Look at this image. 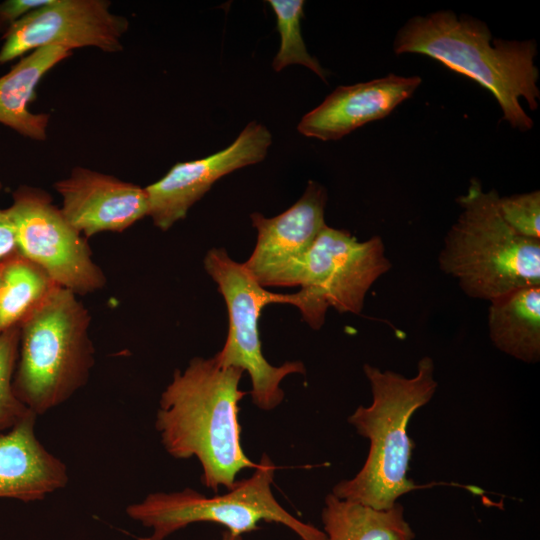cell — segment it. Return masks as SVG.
Listing matches in <instances>:
<instances>
[{
  "label": "cell",
  "instance_id": "6da1fadb",
  "mask_svg": "<svg viewBox=\"0 0 540 540\" xmlns=\"http://www.w3.org/2000/svg\"><path fill=\"white\" fill-rule=\"evenodd\" d=\"M243 373L214 356L194 357L174 371L159 401L155 427L164 449L177 459L196 457L201 482L214 492L231 489L243 469L257 466L241 445L239 402L248 394L239 388Z\"/></svg>",
  "mask_w": 540,
  "mask_h": 540
},
{
  "label": "cell",
  "instance_id": "7a4b0ae2",
  "mask_svg": "<svg viewBox=\"0 0 540 540\" xmlns=\"http://www.w3.org/2000/svg\"><path fill=\"white\" fill-rule=\"evenodd\" d=\"M393 50L397 55L416 53L431 57L473 79L495 97L503 120L521 132L533 127L520 99L528 103L530 110L538 108L535 40L492 39L483 21L440 10L409 19L397 32Z\"/></svg>",
  "mask_w": 540,
  "mask_h": 540
},
{
  "label": "cell",
  "instance_id": "3957f363",
  "mask_svg": "<svg viewBox=\"0 0 540 540\" xmlns=\"http://www.w3.org/2000/svg\"><path fill=\"white\" fill-rule=\"evenodd\" d=\"M372 392L369 406H358L348 417L357 433L369 441L362 468L351 479L338 482L332 492L338 498L376 509H388L418 488L408 477L414 444L408 435L413 414L436 392L433 359L422 357L413 377L363 366Z\"/></svg>",
  "mask_w": 540,
  "mask_h": 540
},
{
  "label": "cell",
  "instance_id": "277c9868",
  "mask_svg": "<svg viewBox=\"0 0 540 540\" xmlns=\"http://www.w3.org/2000/svg\"><path fill=\"white\" fill-rule=\"evenodd\" d=\"M495 189L472 178L456 201L461 212L447 232L439 268L471 298L491 301L511 290L540 285V240L523 237L503 219Z\"/></svg>",
  "mask_w": 540,
  "mask_h": 540
},
{
  "label": "cell",
  "instance_id": "5b68a950",
  "mask_svg": "<svg viewBox=\"0 0 540 540\" xmlns=\"http://www.w3.org/2000/svg\"><path fill=\"white\" fill-rule=\"evenodd\" d=\"M90 321L76 294L56 285L19 325L13 390L36 416L86 384L94 365Z\"/></svg>",
  "mask_w": 540,
  "mask_h": 540
},
{
  "label": "cell",
  "instance_id": "8992f818",
  "mask_svg": "<svg viewBox=\"0 0 540 540\" xmlns=\"http://www.w3.org/2000/svg\"><path fill=\"white\" fill-rule=\"evenodd\" d=\"M276 466L263 454L252 475L236 481L223 495L207 497L191 488L148 494L126 508L130 518L152 529L145 540H164L195 522H213L242 535L258 528L260 521L285 525L302 540H327L325 533L300 521L275 499L272 484Z\"/></svg>",
  "mask_w": 540,
  "mask_h": 540
},
{
  "label": "cell",
  "instance_id": "52a82bcc",
  "mask_svg": "<svg viewBox=\"0 0 540 540\" xmlns=\"http://www.w3.org/2000/svg\"><path fill=\"white\" fill-rule=\"evenodd\" d=\"M204 269L217 284L228 313L225 344L214 357L223 367L247 372L251 398L259 409L270 411L284 399L280 384L291 374H305L301 361L270 364L263 355L258 321L269 304L296 305V294H278L262 287L243 263L232 259L224 248H212L204 257Z\"/></svg>",
  "mask_w": 540,
  "mask_h": 540
},
{
  "label": "cell",
  "instance_id": "ba28073f",
  "mask_svg": "<svg viewBox=\"0 0 540 540\" xmlns=\"http://www.w3.org/2000/svg\"><path fill=\"white\" fill-rule=\"evenodd\" d=\"M391 267L379 236L358 241L348 231L326 225L305 258L296 307L314 330L323 326L330 307L358 315L368 290Z\"/></svg>",
  "mask_w": 540,
  "mask_h": 540
},
{
  "label": "cell",
  "instance_id": "9c48e42d",
  "mask_svg": "<svg viewBox=\"0 0 540 540\" xmlns=\"http://www.w3.org/2000/svg\"><path fill=\"white\" fill-rule=\"evenodd\" d=\"M6 212L14 227L17 252L41 267L57 285L76 295L105 285V275L93 261L86 238L53 204L49 193L21 186Z\"/></svg>",
  "mask_w": 540,
  "mask_h": 540
},
{
  "label": "cell",
  "instance_id": "30bf717a",
  "mask_svg": "<svg viewBox=\"0 0 540 540\" xmlns=\"http://www.w3.org/2000/svg\"><path fill=\"white\" fill-rule=\"evenodd\" d=\"M106 0H49L4 34L0 64L41 47H96L104 52L123 49L121 37L128 20L110 11Z\"/></svg>",
  "mask_w": 540,
  "mask_h": 540
},
{
  "label": "cell",
  "instance_id": "8fae6325",
  "mask_svg": "<svg viewBox=\"0 0 540 540\" xmlns=\"http://www.w3.org/2000/svg\"><path fill=\"white\" fill-rule=\"evenodd\" d=\"M326 202V189L311 180L300 199L283 213L272 218L251 213L257 241L243 265L262 287L299 285L305 258L327 225Z\"/></svg>",
  "mask_w": 540,
  "mask_h": 540
},
{
  "label": "cell",
  "instance_id": "7c38bea8",
  "mask_svg": "<svg viewBox=\"0 0 540 540\" xmlns=\"http://www.w3.org/2000/svg\"><path fill=\"white\" fill-rule=\"evenodd\" d=\"M272 143L269 130L250 122L227 148L202 159L176 163L164 177L145 187L154 225L162 231L186 217L221 177L262 161Z\"/></svg>",
  "mask_w": 540,
  "mask_h": 540
},
{
  "label": "cell",
  "instance_id": "4fadbf2b",
  "mask_svg": "<svg viewBox=\"0 0 540 540\" xmlns=\"http://www.w3.org/2000/svg\"><path fill=\"white\" fill-rule=\"evenodd\" d=\"M62 196L61 211L85 238L100 232H122L148 216L145 188L83 167L54 184Z\"/></svg>",
  "mask_w": 540,
  "mask_h": 540
},
{
  "label": "cell",
  "instance_id": "5bb4252c",
  "mask_svg": "<svg viewBox=\"0 0 540 540\" xmlns=\"http://www.w3.org/2000/svg\"><path fill=\"white\" fill-rule=\"evenodd\" d=\"M421 82L419 76L389 74L368 82L339 86L302 117L297 129L306 137L338 140L371 121L387 117L413 95Z\"/></svg>",
  "mask_w": 540,
  "mask_h": 540
},
{
  "label": "cell",
  "instance_id": "9a60e30c",
  "mask_svg": "<svg viewBox=\"0 0 540 540\" xmlns=\"http://www.w3.org/2000/svg\"><path fill=\"white\" fill-rule=\"evenodd\" d=\"M35 420L32 413L0 432V498L42 500L68 483L66 465L38 440Z\"/></svg>",
  "mask_w": 540,
  "mask_h": 540
},
{
  "label": "cell",
  "instance_id": "2e32d148",
  "mask_svg": "<svg viewBox=\"0 0 540 540\" xmlns=\"http://www.w3.org/2000/svg\"><path fill=\"white\" fill-rule=\"evenodd\" d=\"M70 55L71 51L59 46L41 47L0 77V123L31 139L45 140L49 115L32 113L29 104L36 98L42 77Z\"/></svg>",
  "mask_w": 540,
  "mask_h": 540
},
{
  "label": "cell",
  "instance_id": "e0dca14e",
  "mask_svg": "<svg viewBox=\"0 0 540 540\" xmlns=\"http://www.w3.org/2000/svg\"><path fill=\"white\" fill-rule=\"evenodd\" d=\"M489 337L501 352L525 363L540 359V285L511 290L491 301Z\"/></svg>",
  "mask_w": 540,
  "mask_h": 540
},
{
  "label": "cell",
  "instance_id": "ac0fdd59",
  "mask_svg": "<svg viewBox=\"0 0 540 540\" xmlns=\"http://www.w3.org/2000/svg\"><path fill=\"white\" fill-rule=\"evenodd\" d=\"M321 519L327 540H414L416 537L398 502L388 509H376L329 493Z\"/></svg>",
  "mask_w": 540,
  "mask_h": 540
},
{
  "label": "cell",
  "instance_id": "d6986e66",
  "mask_svg": "<svg viewBox=\"0 0 540 540\" xmlns=\"http://www.w3.org/2000/svg\"><path fill=\"white\" fill-rule=\"evenodd\" d=\"M57 284L18 252L3 261L0 281V334L19 326Z\"/></svg>",
  "mask_w": 540,
  "mask_h": 540
},
{
  "label": "cell",
  "instance_id": "ffe728a7",
  "mask_svg": "<svg viewBox=\"0 0 540 540\" xmlns=\"http://www.w3.org/2000/svg\"><path fill=\"white\" fill-rule=\"evenodd\" d=\"M268 3L275 13L277 30L281 37L279 50L272 63L274 70L278 72L288 65L300 64L326 82L327 71L308 53L302 38L301 18L305 1L269 0Z\"/></svg>",
  "mask_w": 540,
  "mask_h": 540
},
{
  "label": "cell",
  "instance_id": "44dd1931",
  "mask_svg": "<svg viewBox=\"0 0 540 540\" xmlns=\"http://www.w3.org/2000/svg\"><path fill=\"white\" fill-rule=\"evenodd\" d=\"M19 341L20 326L0 334V432L10 430L33 413L18 399L13 390Z\"/></svg>",
  "mask_w": 540,
  "mask_h": 540
},
{
  "label": "cell",
  "instance_id": "7402d4cb",
  "mask_svg": "<svg viewBox=\"0 0 540 540\" xmlns=\"http://www.w3.org/2000/svg\"><path fill=\"white\" fill-rule=\"evenodd\" d=\"M498 207L504 221L519 235L540 240V191L500 197Z\"/></svg>",
  "mask_w": 540,
  "mask_h": 540
},
{
  "label": "cell",
  "instance_id": "603a6c76",
  "mask_svg": "<svg viewBox=\"0 0 540 540\" xmlns=\"http://www.w3.org/2000/svg\"><path fill=\"white\" fill-rule=\"evenodd\" d=\"M49 0H7L0 3V32L9 28L32 10L45 5Z\"/></svg>",
  "mask_w": 540,
  "mask_h": 540
},
{
  "label": "cell",
  "instance_id": "cb8c5ba5",
  "mask_svg": "<svg viewBox=\"0 0 540 540\" xmlns=\"http://www.w3.org/2000/svg\"><path fill=\"white\" fill-rule=\"evenodd\" d=\"M2 184L0 182V190ZM17 253L13 224L5 210L0 209V262Z\"/></svg>",
  "mask_w": 540,
  "mask_h": 540
},
{
  "label": "cell",
  "instance_id": "d4e9b609",
  "mask_svg": "<svg viewBox=\"0 0 540 540\" xmlns=\"http://www.w3.org/2000/svg\"><path fill=\"white\" fill-rule=\"evenodd\" d=\"M221 540H242V536L233 534L232 532L225 530L222 534Z\"/></svg>",
  "mask_w": 540,
  "mask_h": 540
},
{
  "label": "cell",
  "instance_id": "484cf974",
  "mask_svg": "<svg viewBox=\"0 0 540 540\" xmlns=\"http://www.w3.org/2000/svg\"><path fill=\"white\" fill-rule=\"evenodd\" d=\"M3 261L0 262V281H1V275H2V270H3Z\"/></svg>",
  "mask_w": 540,
  "mask_h": 540
}]
</instances>
